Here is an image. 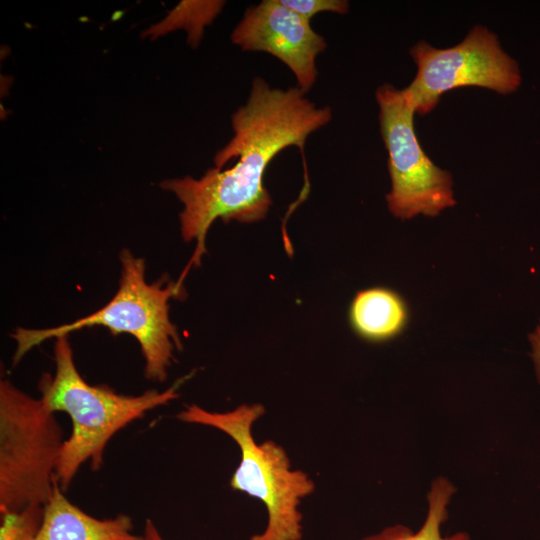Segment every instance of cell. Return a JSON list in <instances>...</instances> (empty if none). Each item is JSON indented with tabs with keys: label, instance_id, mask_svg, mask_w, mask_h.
I'll return each mask as SVG.
<instances>
[{
	"label": "cell",
	"instance_id": "cell-1",
	"mask_svg": "<svg viewBox=\"0 0 540 540\" xmlns=\"http://www.w3.org/2000/svg\"><path fill=\"white\" fill-rule=\"evenodd\" d=\"M332 119L330 107H317L298 87L272 88L263 78L252 81L249 98L232 115L234 135L199 179L186 176L162 181L183 204L180 227L196 247L181 274L184 280L206 252V235L217 219L253 223L263 220L272 204L264 186L265 171L279 152L296 146L304 156L307 137Z\"/></svg>",
	"mask_w": 540,
	"mask_h": 540
},
{
	"label": "cell",
	"instance_id": "cell-2",
	"mask_svg": "<svg viewBox=\"0 0 540 540\" xmlns=\"http://www.w3.org/2000/svg\"><path fill=\"white\" fill-rule=\"evenodd\" d=\"M54 361L55 374L44 373L38 387L47 409L67 413L72 422L55 471V483L65 491L83 463L89 460L94 471L102 466L104 449L119 430L147 411L177 399L181 382L162 392L152 389L137 396L90 385L76 368L67 335L56 338Z\"/></svg>",
	"mask_w": 540,
	"mask_h": 540
},
{
	"label": "cell",
	"instance_id": "cell-3",
	"mask_svg": "<svg viewBox=\"0 0 540 540\" xmlns=\"http://www.w3.org/2000/svg\"><path fill=\"white\" fill-rule=\"evenodd\" d=\"M122 265L119 288L114 297L103 307L74 322L45 329L17 328L12 334L17 347L14 364L33 347L60 336H68L83 328L102 326L113 335L127 333L140 345L145 359V377L162 382L172 364L175 349L181 340L169 318V300L181 299L185 294L177 281L161 278L154 283L145 280V262L129 250L120 253Z\"/></svg>",
	"mask_w": 540,
	"mask_h": 540
},
{
	"label": "cell",
	"instance_id": "cell-4",
	"mask_svg": "<svg viewBox=\"0 0 540 540\" xmlns=\"http://www.w3.org/2000/svg\"><path fill=\"white\" fill-rule=\"evenodd\" d=\"M265 412L261 404H243L218 413L188 405L176 417L186 423L214 427L229 435L239 446L241 460L234 471L232 489L259 499L267 509L265 529L249 540H301L302 514L298 506L315 485L300 470H291L285 450L272 440L258 444L252 426Z\"/></svg>",
	"mask_w": 540,
	"mask_h": 540
},
{
	"label": "cell",
	"instance_id": "cell-5",
	"mask_svg": "<svg viewBox=\"0 0 540 540\" xmlns=\"http://www.w3.org/2000/svg\"><path fill=\"white\" fill-rule=\"evenodd\" d=\"M64 441L41 398L0 382V514L48 502Z\"/></svg>",
	"mask_w": 540,
	"mask_h": 540
},
{
	"label": "cell",
	"instance_id": "cell-6",
	"mask_svg": "<svg viewBox=\"0 0 540 540\" xmlns=\"http://www.w3.org/2000/svg\"><path fill=\"white\" fill-rule=\"evenodd\" d=\"M375 96L388 151L389 211L406 220L419 214L433 217L454 206L451 174L435 165L421 147L414 129L416 110L405 89L386 83L377 88Z\"/></svg>",
	"mask_w": 540,
	"mask_h": 540
},
{
	"label": "cell",
	"instance_id": "cell-7",
	"mask_svg": "<svg viewBox=\"0 0 540 540\" xmlns=\"http://www.w3.org/2000/svg\"><path fill=\"white\" fill-rule=\"evenodd\" d=\"M410 54L417 73L405 91L419 115L431 112L441 96L455 88L477 86L508 94L520 84L515 60L502 50L497 36L480 25L453 47L437 49L419 41Z\"/></svg>",
	"mask_w": 540,
	"mask_h": 540
},
{
	"label": "cell",
	"instance_id": "cell-8",
	"mask_svg": "<svg viewBox=\"0 0 540 540\" xmlns=\"http://www.w3.org/2000/svg\"><path fill=\"white\" fill-rule=\"evenodd\" d=\"M231 41L243 51L265 52L279 59L293 72L297 87L305 94L317 79L316 58L327 47L310 20L280 0H263L248 7Z\"/></svg>",
	"mask_w": 540,
	"mask_h": 540
},
{
	"label": "cell",
	"instance_id": "cell-9",
	"mask_svg": "<svg viewBox=\"0 0 540 540\" xmlns=\"http://www.w3.org/2000/svg\"><path fill=\"white\" fill-rule=\"evenodd\" d=\"M36 540H144L133 533L132 519L124 514L98 519L74 505L55 483L43 507V518Z\"/></svg>",
	"mask_w": 540,
	"mask_h": 540
},
{
	"label": "cell",
	"instance_id": "cell-10",
	"mask_svg": "<svg viewBox=\"0 0 540 540\" xmlns=\"http://www.w3.org/2000/svg\"><path fill=\"white\" fill-rule=\"evenodd\" d=\"M354 332L370 342H385L400 335L409 322V308L400 294L386 287L357 292L349 307Z\"/></svg>",
	"mask_w": 540,
	"mask_h": 540
},
{
	"label": "cell",
	"instance_id": "cell-11",
	"mask_svg": "<svg viewBox=\"0 0 540 540\" xmlns=\"http://www.w3.org/2000/svg\"><path fill=\"white\" fill-rule=\"evenodd\" d=\"M454 492V486L447 479L437 478L433 481L428 494V513L425 522L417 532L414 533L403 525H395L361 540H470L465 532L447 537L441 534V525L448 518L447 505Z\"/></svg>",
	"mask_w": 540,
	"mask_h": 540
},
{
	"label": "cell",
	"instance_id": "cell-12",
	"mask_svg": "<svg viewBox=\"0 0 540 540\" xmlns=\"http://www.w3.org/2000/svg\"><path fill=\"white\" fill-rule=\"evenodd\" d=\"M224 1H182L160 23L146 31L148 36L159 35L175 29H185L188 43L196 47L204 27L210 24L224 6Z\"/></svg>",
	"mask_w": 540,
	"mask_h": 540
},
{
	"label": "cell",
	"instance_id": "cell-13",
	"mask_svg": "<svg viewBox=\"0 0 540 540\" xmlns=\"http://www.w3.org/2000/svg\"><path fill=\"white\" fill-rule=\"evenodd\" d=\"M41 505L1 514L0 540H36L43 518Z\"/></svg>",
	"mask_w": 540,
	"mask_h": 540
},
{
	"label": "cell",
	"instance_id": "cell-14",
	"mask_svg": "<svg viewBox=\"0 0 540 540\" xmlns=\"http://www.w3.org/2000/svg\"><path fill=\"white\" fill-rule=\"evenodd\" d=\"M281 3L302 17L310 20L322 12L346 14L349 2L346 0H280Z\"/></svg>",
	"mask_w": 540,
	"mask_h": 540
},
{
	"label": "cell",
	"instance_id": "cell-15",
	"mask_svg": "<svg viewBox=\"0 0 540 540\" xmlns=\"http://www.w3.org/2000/svg\"><path fill=\"white\" fill-rule=\"evenodd\" d=\"M528 338L532 347L530 355L534 362L537 380L540 383V324L529 334Z\"/></svg>",
	"mask_w": 540,
	"mask_h": 540
},
{
	"label": "cell",
	"instance_id": "cell-16",
	"mask_svg": "<svg viewBox=\"0 0 540 540\" xmlns=\"http://www.w3.org/2000/svg\"><path fill=\"white\" fill-rule=\"evenodd\" d=\"M143 536H144V540H165L159 533L157 527L154 525V523L150 519H147L145 522Z\"/></svg>",
	"mask_w": 540,
	"mask_h": 540
}]
</instances>
